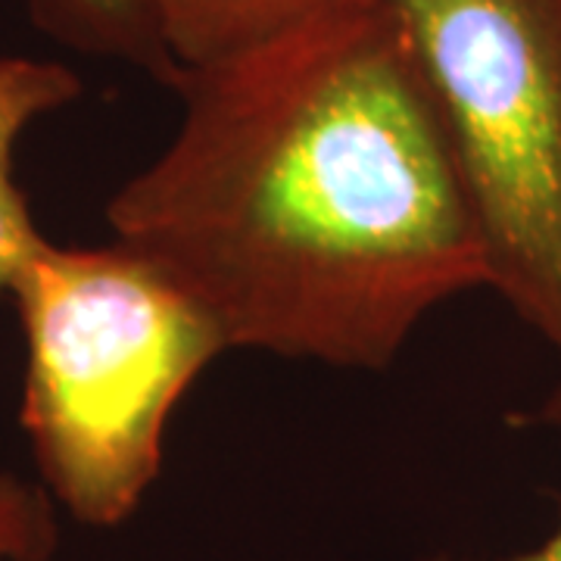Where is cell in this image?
<instances>
[{
    "instance_id": "8992f818",
    "label": "cell",
    "mask_w": 561,
    "mask_h": 561,
    "mask_svg": "<svg viewBox=\"0 0 561 561\" xmlns=\"http://www.w3.org/2000/svg\"><path fill=\"white\" fill-rule=\"evenodd\" d=\"M28 20L44 35L84 57L135 66L165 88L175 66L162 50L147 0H22Z\"/></svg>"
},
{
    "instance_id": "6da1fadb",
    "label": "cell",
    "mask_w": 561,
    "mask_h": 561,
    "mask_svg": "<svg viewBox=\"0 0 561 561\" xmlns=\"http://www.w3.org/2000/svg\"><path fill=\"white\" fill-rule=\"evenodd\" d=\"M181 122L106 203L228 350L383 371L490 287L481 225L415 50L365 0L172 81Z\"/></svg>"
},
{
    "instance_id": "5b68a950",
    "label": "cell",
    "mask_w": 561,
    "mask_h": 561,
    "mask_svg": "<svg viewBox=\"0 0 561 561\" xmlns=\"http://www.w3.org/2000/svg\"><path fill=\"white\" fill-rule=\"evenodd\" d=\"M162 50L184 69L260 47L365 0H147Z\"/></svg>"
},
{
    "instance_id": "ba28073f",
    "label": "cell",
    "mask_w": 561,
    "mask_h": 561,
    "mask_svg": "<svg viewBox=\"0 0 561 561\" xmlns=\"http://www.w3.org/2000/svg\"><path fill=\"white\" fill-rule=\"evenodd\" d=\"M546 419L552 424H561V387L556 390V397L549 400V409H546ZM431 561H456V559H431ZM500 561H561V524L559 530L549 537V540L530 549V552H522V556H512V559H500Z\"/></svg>"
},
{
    "instance_id": "277c9868",
    "label": "cell",
    "mask_w": 561,
    "mask_h": 561,
    "mask_svg": "<svg viewBox=\"0 0 561 561\" xmlns=\"http://www.w3.org/2000/svg\"><path fill=\"white\" fill-rule=\"evenodd\" d=\"M81 98V79L57 60L0 57V302L44 241L16 184L13 160L22 135L44 116Z\"/></svg>"
},
{
    "instance_id": "3957f363",
    "label": "cell",
    "mask_w": 561,
    "mask_h": 561,
    "mask_svg": "<svg viewBox=\"0 0 561 561\" xmlns=\"http://www.w3.org/2000/svg\"><path fill=\"white\" fill-rule=\"evenodd\" d=\"M481 225L490 287L561 359V0H383Z\"/></svg>"
},
{
    "instance_id": "7a4b0ae2",
    "label": "cell",
    "mask_w": 561,
    "mask_h": 561,
    "mask_svg": "<svg viewBox=\"0 0 561 561\" xmlns=\"http://www.w3.org/2000/svg\"><path fill=\"white\" fill-rule=\"evenodd\" d=\"M10 302L25 337L20 424L44 490L84 527H119L160 478L179 402L228 343L119 241L44 238Z\"/></svg>"
},
{
    "instance_id": "52a82bcc",
    "label": "cell",
    "mask_w": 561,
    "mask_h": 561,
    "mask_svg": "<svg viewBox=\"0 0 561 561\" xmlns=\"http://www.w3.org/2000/svg\"><path fill=\"white\" fill-rule=\"evenodd\" d=\"M57 546L60 527L47 490L0 471V561H47Z\"/></svg>"
}]
</instances>
